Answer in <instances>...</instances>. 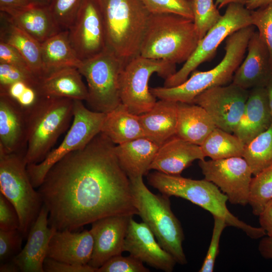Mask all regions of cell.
Here are the masks:
<instances>
[{
	"label": "cell",
	"instance_id": "obj_1",
	"mask_svg": "<svg viewBox=\"0 0 272 272\" xmlns=\"http://www.w3.org/2000/svg\"><path fill=\"white\" fill-rule=\"evenodd\" d=\"M115 145L100 132L50 168L37 190L50 227L74 231L106 217L138 215Z\"/></svg>",
	"mask_w": 272,
	"mask_h": 272
},
{
	"label": "cell",
	"instance_id": "obj_2",
	"mask_svg": "<svg viewBox=\"0 0 272 272\" xmlns=\"http://www.w3.org/2000/svg\"><path fill=\"white\" fill-rule=\"evenodd\" d=\"M254 32V26L250 25L228 36L222 60L211 70L203 72L194 70L182 84L172 87L152 88L151 92L159 99L192 103L196 96L206 90L226 85L232 81L235 71L243 60L249 40Z\"/></svg>",
	"mask_w": 272,
	"mask_h": 272
},
{
	"label": "cell",
	"instance_id": "obj_3",
	"mask_svg": "<svg viewBox=\"0 0 272 272\" xmlns=\"http://www.w3.org/2000/svg\"><path fill=\"white\" fill-rule=\"evenodd\" d=\"M149 184L169 197H181L209 212L213 216L223 218L228 226L243 231L252 239L266 235L261 227H253L239 219L227 207L228 197L216 185L206 180H195L156 171L149 174Z\"/></svg>",
	"mask_w": 272,
	"mask_h": 272
},
{
	"label": "cell",
	"instance_id": "obj_4",
	"mask_svg": "<svg viewBox=\"0 0 272 272\" xmlns=\"http://www.w3.org/2000/svg\"><path fill=\"white\" fill-rule=\"evenodd\" d=\"M74 106L73 99L40 96L33 105L24 109L27 129L26 165L41 162L52 150L73 119Z\"/></svg>",
	"mask_w": 272,
	"mask_h": 272
},
{
	"label": "cell",
	"instance_id": "obj_5",
	"mask_svg": "<svg viewBox=\"0 0 272 272\" xmlns=\"http://www.w3.org/2000/svg\"><path fill=\"white\" fill-rule=\"evenodd\" d=\"M107 48L126 63L140 55L151 13L141 0H99Z\"/></svg>",
	"mask_w": 272,
	"mask_h": 272
},
{
	"label": "cell",
	"instance_id": "obj_6",
	"mask_svg": "<svg viewBox=\"0 0 272 272\" xmlns=\"http://www.w3.org/2000/svg\"><path fill=\"white\" fill-rule=\"evenodd\" d=\"M199 40L192 20L174 14H151L140 55L184 63Z\"/></svg>",
	"mask_w": 272,
	"mask_h": 272
},
{
	"label": "cell",
	"instance_id": "obj_7",
	"mask_svg": "<svg viewBox=\"0 0 272 272\" xmlns=\"http://www.w3.org/2000/svg\"><path fill=\"white\" fill-rule=\"evenodd\" d=\"M143 177L129 178L138 215L162 247L172 255L177 263L185 264L187 260L182 248L184 234L179 221L171 210L170 197L152 192L145 184Z\"/></svg>",
	"mask_w": 272,
	"mask_h": 272
},
{
	"label": "cell",
	"instance_id": "obj_8",
	"mask_svg": "<svg viewBox=\"0 0 272 272\" xmlns=\"http://www.w3.org/2000/svg\"><path fill=\"white\" fill-rule=\"evenodd\" d=\"M26 152L6 153L0 151V191L16 209L20 221L19 230L24 238L35 221L43 205L34 189L27 169Z\"/></svg>",
	"mask_w": 272,
	"mask_h": 272
},
{
	"label": "cell",
	"instance_id": "obj_9",
	"mask_svg": "<svg viewBox=\"0 0 272 272\" xmlns=\"http://www.w3.org/2000/svg\"><path fill=\"white\" fill-rule=\"evenodd\" d=\"M176 64L139 55L124 64L119 75L121 102L133 114L139 115L150 110L156 102L149 81L154 73L165 80L176 72Z\"/></svg>",
	"mask_w": 272,
	"mask_h": 272
},
{
	"label": "cell",
	"instance_id": "obj_10",
	"mask_svg": "<svg viewBox=\"0 0 272 272\" xmlns=\"http://www.w3.org/2000/svg\"><path fill=\"white\" fill-rule=\"evenodd\" d=\"M125 63L107 48L82 61L78 69L87 82L86 102L94 111L107 113L121 103L119 78Z\"/></svg>",
	"mask_w": 272,
	"mask_h": 272
},
{
	"label": "cell",
	"instance_id": "obj_11",
	"mask_svg": "<svg viewBox=\"0 0 272 272\" xmlns=\"http://www.w3.org/2000/svg\"><path fill=\"white\" fill-rule=\"evenodd\" d=\"M106 113L92 111L82 101L74 100L71 126L59 146L40 163L30 164L26 169L31 182L38 188L50 168L69 153L84 148L101 131Z\"/></svg>",
	"mask_w": 272,
	"mask_h": 272
},
{
	"label": "cell",
	"instance_id": "obj_12",
	"mask_svg": "<svg viewBox=\"0 0 272 272\" xmlns=\"http://www.w3.org/2000/svg\"><path fill=\"white\" fill-rule=\"evenodd\" d=\"M250 25L251 11L241 4L228 5L220 20L199 40L195 49L181 69L165 80L164 86L172 87L183 83L200 64L213 57L218 46L225 39Z\"/></svg>",
	"mask_w": 272,
	"mask_h": 272
},
{
	"label": "cell",
	"instance_id": "obj_13",
	"mask_svg": "<svg viewBox=\"0 0 272 272\" xmlns=\"http://www.w3.org/2000/svg\"><path fill=\"white\" fill-rule=\"evenodd\" d=\"M205 179L216 185L232 204L244 206L248 203L253 175L243 157L199 160Z\"/></svg>",
	"mask_w": 272,
	"mask_h": 272
},
{
	"label": "cell",
	"instance_id": "obj_14",
	"mask_svg": "<svg viewBox=\"0 0 272 272\" xmlns=\"http://www.w3.org/2000/svg\"><path fill=\"white\" fill-rule=\"evenodd\" d=\"M68 31L71 45L81 61L104 51L107 48L106 35L99 0H83Z\"/></svg>",
	"mask_w": 272,
	"mask_h": 272
},
{
	"label": "cell",
	"instance_id": "obj_15",
	"mask_svg": "<svg viewBox=\"0 0 272 272\" xmlns=\"http://www.w3.org/2000/svg\"><path fill=\"white\" fill-rule=\"evenodd\" d=\"M249 90L231 83L201 93L192 103L202 107L216 127L233 133L243 113Z\"/></svg>",
	"mask_w": 272,
	"mask_h": 272
},
{
	"label": "cell",
	"instance_id": "obj_16",
	"mask_svg": "<svg viewBox=\"0 0 272 272\" xmlns=\"http://www.w3.org/2000/svg\"><path fill=\"white\" fill-rule=\"evenodd\" d=\"M133 216L114 215L91 223L94 239L92 255L88 265L97 269L111 257L123 252L129 220Z\"/></svg>",
	"mask_w": 272,
	"mask_h": 272
},
{
	"label": "cell",
	"instance_id": "obj_17",
	"mask_svg": "<svg viewBox=\"0 0 272 272\" xmlns=\"http://www.w3.org/2000/svg\"><path fill=\"white\" fill-rule=\"evenodd\" d=\"M123 252L150 266L166 272L173 271L177 263L174 258L163 249L144 223L130 218L124 239Z\"/></svg>",
	"mask_w": 272,
	"mask_h": 272
},
{
	"label": "cell",
	"instance_id": "obj_18",
	"mask_svg": "<svg viewBox=\"0 0 272 272\" xmlns=\"http://www.w3.org/2000/svg\"><path fill=\"white\" fill-rule=\"evenodd\" d=\"M56 231L49 226L48 211L43 205L29 231L25 245L12 259L20 271L44 272L43 263L49 242Z\"/></svg>",
	"mask_w": 272,
	"mask_h": 272
},
{
	"label": "cell",
	"instance_id": "obj_19",
	"mask_svg": "<svg viewBox=\"0 0 272 272\" xmlns=\"http://www.w3.org/2000/svg\"><path fill=\"white\" fill-rule=\"evenodd\" d=\"M247 53L235 71L232 83L246 90L265 87L272 77L268 51L255 31L249 40Z\"/></svg>",
	"mask_w": 272,
	"mask_h": 272
},
{
	"label": "cell",
	"instance_id": "obj_20",
	"mask_svg": "<svg viewBox=\"0 0 272 272\" xmlns=\"http://www.w3.org/2000/svg\"><path fill=\"white\" fill-rule=\"evenodd\" d=\"M27 129L25 109L6 94H0V151L26 152Z\"/></svg>",
	"mask_w": 272,
	"mask_h": 272
},
{
	"label": "cell",
	"instance_id": "obj_21",
	"mask_svg": "<svg viewBox=\"0 0 272 272\" xmlns=\"http://www.w3.org/2000/svg\"><path fill=\"white\" fill-rule=\"evenodd\" d=\"M94 248L90 230L75 232L69 230H57L52 236L47 257L75 265H88Z\"/></svg>",
	"mask_w": 272,
	"mask_h": 272
},
{
	"label": "cell",
	"instance_id": "obj_22",
	"mask_svg": "<svg viewBox=\"0 0 272 272\" xmlns=\"http://www.w3.org/2000/svg\"><path fill=\"white\" fill-rule=\"evenodd\" d=\"M200 146L174 135L159 147L150 170L166 174L180 175L196 160H205Z\"/></svg>",
	"mask_w": 272,
	"mask_h": 272
},
{
	"label": "cell",
	"instance_id": "obj_23",
	"mask_svg": "<svg viewBox=\"0 0 272 272\" xmlns=\"http://www.w3.org/2000/svg\"><path fill=\"white\" fill-rule=\"evenodd\" d=\"M272 123L265 87L249 90V94L241 118L233 134L245 145L267 129Z\"/></svg>",
	"mask_w": 272,
	"mask_h": 272
},
{
	"label": "cell",
	"instance_id": "obj_24",
	"mask_svg": "<svg viewBox=\"0 0 272 272\" xmlns=\"http://www.w3.org/2000/svg\"><path fill=\"white\" fill-rule=\"evenodd\" d=\"M139 118L144 137L160 147L176 135L177 102L160 99Z\"/></svg>",
	"mask_w": 272,
	"mask_h": 272
},
{
	"label": "cell",
	"instance_id": "obj_25",
	"mask_svg": "<svg viewBox=\"0 0 272 272\" xmlns=\"http://www.w3.org/2000/svg\"><path fill=\"white\" fill-rule=\"evenodd\" d=\"M37 90L41 96L86 101L88 88L78 68L62 69L39 78Z\"/></svg>",
	"mask_w": 272,
	"mask_h": 272
},
{
	"label": "cell",
	"instance_id": "obj_26",
	"mask_svg": "<svg viewBox=\"0 0 272 272\" xmlns=\"http://www.w3.org/2000/svg\"><path fill=\"white\" fill-rule=\"evenodd\" d=\"M6 14L13 24L40 43L62 30L48 5L32 4L11 15Z\"/></svg>",
	"mask_w": 272,
	"mask_h": 272
},
{
	"label": "cell",
	"instance_id": "obj_27",
	"mask_svg": "<svg viewBox=\"0 0 272 272\" xmlns=\"http://www.w3.org/2000/svg\"><path fill=\"white\" fill-rule=\"evenodd\" d=\"M159 147L145 137L116 145L114 153L129 178L146 175Z\"/></svg>",
	"mask_w": 272,
	"mask_h": 272
},
{
	"label": "cell",
	"instance_id": "obj_28",
	"mask_svg": "<svg viewBox=\"0 0 272 272\" xmlns=\"http://www.w3.org/2000/svg\"><path fill=\"white\" fill-rule=\"evenodd\" d=\"M216 127L202 107L193 103L177 102L176 135L200 146Z\"/></svg>",
	"mask_w": 272,
	"mask_h": 272
},
{
	"label": "cell",
	"instance_id": "obj_29",
	"mask_svg": "<svg viewBox=\"0 0 272 272\" xmlns=\"http://www.w3.org/2000/svg\"><path fill=\"white\" fill-rule=\"evenodd\" d=\"M0 41L14 47L27 62L31 71L39 79L43 76L41 43L13 24L1 12Z\"/></svg>",
	"mask_w": 272,
	"mask_h": 272
},
{
	"label": "cell",
	"instance_id": "obj_30",
	"mask_svg": "<svg viewBox=\"0 0 272 272\" xmlns=\"http://www.w3.org/2000/svg\"><path fill=\"white\" fill-rule=\"evenodd\" d=\"M41 53L43 77L64 68H78L82 62L71 45L68 30L41 43Z\"/></svg>",
	"mask_w": 272,
	"mask_h": 272
},
{
	"label": "cell",
	"instance_id": "obj_31",
	"mask_svg": "<svg viewBox=\"0 0 272 272\" xmlns=\"http://www.w3.org/2000/svg\"><path fill=\"white\" fill-rule=\"evenodd\" d=\"M101 132L116 145L144 137L139 115L122 103L106 113Z\"/></svg>",
	"mask_w": 272,
	"mask_h": 272
},
{
	"label": "cell",
	"instance_id": "obj_32",
	"mask_svg": "<svg viewBox=\"0 0 272 272\" xmlns=\"http://www.w3.org/2000/svg\"><path fill=\"white\" fill-rule=\"evenodd\" d=\"M245 144L235 134L216 127L200 145L206 157L213 160L242 157Z\"/></svg>",
	"mask_w": 272,
	"mask_h": 272
},
{
	"label": "cell",
	"instance_id": "obj_33",
	"mask_svg": "<svg viewBox=\"0 0 272 272\" xmlns=\"http://www.w3.org/2000/svg\"><path fill=\"white\" fill-rule=\"evenodd\" d=\"M242 157L254 176L272 165V123L267 129L245 145Z\"/></svg>",
	"mask_w": 272,
	"mask_h": 272
},
{
	"label": "cell",
	"instance_id": "obj_34",
	"mask_svg": "<svg viewBox=\"0 0 272 272\" xmlns=\"http://www.w3.org/2000/svg\"><path fill=\"white\" fill-rule=\"evenodd\" d=\"M272 200V165L252 178L248 200L252 213L258 216Z\"/></svg>",
	"mask_w": 272,
	"mask_h": 272
},
{
	"label": "cell",
	"instance_id": "obj_35",
	"mask_svg": "<svg viewBox=\"0 0 272 272\" xmlns=\"http://www.w3.org/2000/svg\"><path fill=\"white\" fill-rule=\"evenodd\" d=\"M193 16V21L199 39L222 17L214 0H188Z\"/></svg>",
	"mask_w": 272,
	"mask_h": 272
},
{
	"label": "cell",
	"instance_id": "obj_36",
	"mask_svg": "<svg viewBox=\"0 0 272 272\" xmlns=\"http://www.w3.org/2000/svg\"><path fill=\"white\" fill-rule=\"evenodd\" d=\"M83 0H51L49 9L62 30H68L75 21Z\"/></svg>",
	"mask_w": 272,
	"mask_h": 272
},
{
	"label": "cell",
	"instance_id": "obj_37",
	"mask_svg": "<svg viewBox=\"0 0 272 272\" xmlns=\"http://www.w3.org/2000/svg\"><path fill=\"white\" fill-rule=\"evenodd\" d=\"M252 25L258 29V35L265 45L272 67V4L251 11Z\"/></svg>",
	"mask_w": 272,
	"mask_h": 272
},
{
	"label": "cell",
	"instance_id": "obj_38",
	"mask_svg": "<svg viewBox=\"0 0 272 272\" xmlns=\"http://www.w3.org/2000/svg\"><path fill=\"white\" fill-rule=\"evenodd\" d=\"M152 14H174L193 20V16L188 0H141Z\"/></svg>",
	"mask_w": 272,
	"mask_h": 272
},
{
	"label": "cell",
	"instance_id": "obj_39",
	"mask_svg": "<svg viewBox=\"0 0 272 272\" xmlns=\"http://www.w3.org/2000/svg\"><path fill=\"white\" fill-rule=\"evenodd\" d=\"M39 79L32 72L8 63H0V93L14 83L23 81L37 88Z\"/></svg>",
	"mask_w": 272,
	"mask_h": 272
},
{
	"label": "cell",
	"instance_id": "obj_40",
	"mask_svg": "<svg viewBox=\"0 0 272 272\" xmlns=\"http://www.w3.org/2000/svg\"><path fill=\"white\" fill-rule=\"evenodd\" d=\"M23 238L18 229L8 231L0 230L1 263L12 260L20 252Z\"/></svg>",
	"mask_w": 272,
	"mask_h": 272
},
{
	"label": "cell",
	"instance_id": "obj_41",
	"mask_svg": "<svg viewBox=\"0 0 272 272\" xmlns=\"http://www.w3.org/2000/svg\"><path fill=\"white\" fill-rule=\"evenodd\" d=\"M149 271V269L144 266L142 261L130 255L123 256L121 254L111 257L96 270V272Z\"/></svg>",
	"mask_w": 272,
	"mask_h": 272
},
{
	"label": "cell",
	"instance_id": "obj_42",
	"mask_svg": "<svg viewBox=\"0 0 272 272\" xmlns=\"http://www.w3.org/2000/svg\"><path fill=\"white\" fill-rule=\"evenodd\" d=\"M214 226L210 245L199 272H213L219 253L220 240L224 229L228 226L222 218L214 216Z\"/></svg>",
	"mask_w": 272,
	"mask_h": 272
},
{
	"label": "cell",
	"instance_id": "obj_43",
	"mask_svg": "<svg viewBox=\"0 0 272 272\" xmlns=\"http://www.w3.org/2000/svg\"><path fill=\"white\" fill-rule=\"evenodd\" d=\"M19 218L16 209L7 198L0 193V230L19 229Z\"/></svg>",
	"mask_w": 272,
	"mask_h": 272
},
{
	"label": "cell",
	"instance_id": "obj_44",
	"mask_svg": "<svg viewBox=\"0 0 272 272\" xmlns=\"http://www.w3.org/2000/svg\"><path fill=\"white\" fill-rule=\"evenodd\" d=\"M0 63L10 64L32 72L27 62L19 51L11 45L1 41Z\"/></svg>",
	"mask_w": 272,
	"mask_h": 272
},
{
	"label": "cell",
	"instance_id": "obj_45",
	"mask_svg": "<svg viewBox=\"0 0 272 272\" xmlns=\"http://www.w3.org/2000/svg\"><path fill=\"white\" fill-rule=\"evenodd\" d=\"M44 272H96L90 265H79L58 261L46 257L43 263Z\"/></svg>",
	"mask_w": 272,
	"mask_h": 272
},
{
	"label": "cell",
	"instance_id": "obj_46",
	"mask_svg": "<svg viewBox=\"0 0 272 272\" xmlns=\"http://www.w3.org/2000/svg\"><path fill=\"white\" fill-rule=\"evenodd\" d=\"M32 4L29 0H0V11L11 15Z\"/></svg>",
	"mask_w": 272,
	"mask_h": 272
},
{
	"label": "cell",
	"instance_id": "obj_47",
	"mask_svg": "<svg viewBox=\"0 0 272 272\" xmlns=\"http://www.w3.org/2000/svg\"><path fill=\"white\" fill-rule=\"evenodd\" d=\"M259 224L266 236L272 237V200L269 201L258 216Z\"/></svg>",
	"mask_w": 272,
	"mask_h": 272
},
{
	"label": "cell",
	"instance_id": "obj_48",
	"mask_svg": "<svg viewBox=\"0 0 272 272\" xmlns=\"http://www.w3.org/2000/svg\"><path fill=\"white\" fill-rule=\"evenodd\" d=\"M258 250L264 258L272 259V237L266 235L261 238L258 245Z\"/></svg>",
	"mask_w": 272,
	"mask_h": 272
},
{
	"label": "cell",
	"instance_id": "obj_49",
	"mask_svg": "<svg viewBox=\"0 0 272 272\" xmlns=\"http://www.w3.org/2000/svg\"><path fill=\"white\" fill-rule=\"evenodd\" d=\"M271 4L272 0H249L245 6L248 10L253 11Z\"/></svg>",
	"mask_w": 272,
	"mask_h": 272
},
{
	"label": "cell",
	"instance_id": "obj_50",
	"mask_svg": "<svg viewBox=\"0 0 272 272\" xmlns=\"http://www.w3.org/2000/svg\"><path fill=\"white\" fill-rule=\"evenodd\" d=\"M1 272H18L20 271L19 269L14 262L13 260L1 263Z\"/></svg>",
	"mask_w": 272,
	"mask_h": 272
},
{
	"label": "cell",
	"instance_id": "obj_51",
	"mask_svg": "<svg viewBox=\"0 0 272 272\" xmlns=\"http://www.w3.org/2000/svg\"><path fill=\"white\" fill-rule=\"evenodd\" d=\"M249 0H216L215 4L221 9L231 4H239L245 6Z\"/></svg>",
	"mask_w": 272,
	"mask_h": 272
},
{
	"label": "cell",
	"instance_id": "obj_52",
	"mask_svg": "<svg viewBox=\"0 0 272 272\" xmlns=\"http://www.w3.org/2000/svg\"><path fill=\"white\" fill-rule=\"evenodd\" d=\"M265 88L267 92L268 105L272 115V77L269 81Z\"/></svg>",
	"mask_w": 272,
	"mask_h": 272
},
{
	"label": "cell",
	"instance_id": "obj_53",
	"mask_svg": "<svg viewBox=\"0 0 272 272\" xmlns=\"http://www.w3.org/2000/svg\"><path fill=\"white\" fill-rule=\"evenodd\" d=\"M30 2L34 4L48 5L51 0H29Z\"/></svg>",
	"mask_w": 272,
	"mask_h": 272
}]
</instances>
